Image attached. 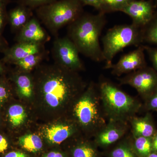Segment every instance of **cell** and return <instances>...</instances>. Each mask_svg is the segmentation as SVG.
I'll list each match as a JSON object with an SVG mask.
<instances>
[{"mask_svg":"<svg viewBox=\"0 0 157 157\" xmlns=\"http://www.w3.org/2000/svg\"><path fill=\"white\" fill-rule=\"evenodd\" d=\"M36 84L45 102L52 108L75 101L86 85L76 74L55 63L39 66Z\"/></svg>","mask_w":157,"mask_h":157,"instance_id":"6da1fadb","label":"cell"},{"mask_svg":"<svg viewBox=\"0 0 157 157\" xmlns=\"http://www.w3.org/2000/svg\"><path fill=\"white\" fill-rule=\"evenodd\" d=\"M107 22L105 14L83 13L68 25L67 36L79 53L94 61H104L100 38Z\"/></svg>","mask_w":157,"mask_h":157,"instance_id":"7a4b0ae2","label":"cell"},{"mask_svg":"<svg viewBox=\"0 0 157 157\" xmlns=\"http://www.w3.org/2000/svg\"><path fill=\"white\" fill-rule=\"evenodd\" d=\"M98 86L107 120L128 123L143 107L138 99L124 92L109 79L101 78Z\"/></svg>","mask_w":157,"mask_h":157,"instance_id":"3957f363","label":"cell"},{"mask_svg":"<svg viewBox=\"0 0 157 157\" xmlns=\"http://www.w3.org/2000/svg\"><path fill=\"white\" fill-rule=\"evenodd\" d=\"M81 94L73 104V116L76 123L94 137L107 124L98 85L90 83Z\"/></svg>","mask_w":157,"mask_h":157,"instance_id":"277c9868","label":"cell"},{"mask_svg":"<svg viewBox=\"0 0 157 157\" xmlns=\"http://www.w3.org/2000/svg\"><path fill=\"white\" fill-rule=\"evenodd\" d=\"M78 0H57L35 10L36 17L55 38L59 30L69 25L84 13Z\"/></svg>","mask_w":157,"mask_h":157,"instance_id":"5b68a950","label":"cell"},{"mask_svg":"<svg viewBox=\"0 0 157 157\" xmlns=\"http://www.w3.org/2000/svg\"><path fill=\"white\" fill-rule=\"evenodd\" d=\"M102 40L105 69L112 64L114 57L124 48L137 46L143 42L141 29L132 23L114 26L107 31Z\"/></svg>","mask_w":157,"mask_h":157,"instance_id":"8992f818","label":"cell"},{"mask_svg":"<svg viewBox=\"0 0 157 157\" xmlns=\"http://www.w3.org/2000/svg\"><path fill=\"white\" fill-rule=\"evenodd\" d=\"M55 63L73 72L83 70L76 45L67 36L55 38L51 49Z\"/></svg>","mask_w":157,"mask_h":157,"instance_id":"52a82bcc","label":"cell"},{"mask_svg":"<svg viewBox=\"0 0 157 157\" xmlns=\"http://www.w3.org/2000/svg\"><path fill=\"white\" fill-rule=\"evenodd\" d=\"M121 85L135 88L144 101L157 90V72L145 67L118 79Z\"/></svg>","mask_w":157,"mask_h":157,"instance_id":"ba28073f","label":"cell"},{"mask_svg":"<svg viewBox=\"0 0 157 157\" xmlns=\"http://www.w3.org/2000/svg\"><path fill=\"white\" fill-rule=\"evenodd\" d=\"M129 129L128 123L108 120L106 125L94 136V141L98 147L107 148L126 136Z\"/></svg>","mask_w":157,"mask_h":157,"instance_id":"9c48e42d","label":"cell"},{"mask_svg":"<svg viewBox=\"0 0 157 157\" xmlns=\"http://www.w3.org/2000/svg\"><path fill=\"white\" fill-rule=\"evenodd\" d=\"M144 47L139 46L135 50L124 55L116 64H112L107 69H111L113 75L119 77L146 67Z\"/></svg>","mask_w":157,"mask_h":157,"instance_id":"30bf717a","label":"cell"},{"mask_svg":"<svg viewBox=\"0 0 157 157\" xmlns=\"http://www.w3.org/2000/svg\"><path fill=\"white\" fill-rule=\"evenodd\" d=\"M121 11L130 16L132 23L141 29L149 23L155 14L151 1L144 0H132Z\"/></svg>","mask_w":157,"mask_h":157,"instance_id":"8fae6325","label":"cell"},{"mask_svg":"<svg viewBox=\"0 0 157 157\" xmlns=\"http://www.w3.org/2000/svg\"><path fill=\"white\" fill-rule=\"evenodd\" d=\"M45 44L31 42H17L9 47L2 59L5 63L13 64L26 57L46 51Z\"/></svg>","mask_w":157,"mask_h":157,"instance_id":"7c38bea8","label":"cell"},{"mask_svg":"<svg viewBox=\"0 0 157 157\" xmlns=\"http://www.w3.org/2000/svg\"><path fill=\"white\" fill-rule=\"evenodd\" d=\"M50 36L41 25L36 16H33L21 30L16 33V42H31L45 44L49 42Z\"/></svg>","mask_w":157,"mask_h":157,"instance_id":"4fadbf2b","label":"cell"},{"mask_svg":"<svg viewBox=\"0 0 157 157\" xmlns=\"http://www.w3.org/2000/svg\"><path fill=\"white\" fill-rule=\"evenodd\" d=\"M128 123L131 134L134 137H152L157 130L151 113L148 112L141 117H133Z\"/></svg>","mask_w":157,"mask_h":157,"instance_id":"5bb4252c","label":"cell"},{"mask_svg":"<svg viewBox=\"0 0 157 157\" xmlns=\"http://www.w3.org/2000/svg\"><path fill=\"white\" fill-rule=\"evenodd\" d=\"M78 130L75 123L56 124L47 127L44 134L48 142L53 144H60L74 135Z\"/></svg>","mask_w":157,"mask_h":157,"instance_id":"9a60e30c","label":"cell"},{"mask_svg":"<svg viewBox=\"0 0 157 157\" xmlns=\"http://www.w3.org/2000/svg\"><path fill=\"white\" fill-rule=\"evenodd\" d=\"M33 16L32 9L25 6L17 5L8 11L9 24L11 31L17 33Z\"/></svg>","mask_w":157,"mask_h":157,"instance_id":"2e32d148","label":"cell"},{"mask_svg":"<svg viewBox=\"0 0 157 157\" xmlns=\"http://www.w3.org/2000/svg\"><path fill=\"white\" fill-rule=\"evenodd\" d=\"M26 73L19 71L18 74L12 76V80L20 94L25 98H29L33 94L34 84L31 76Z\"/></svg>","mask_w":157,"mask_h":157,"instance_id":"e0dca14e","label":"cell"},{"mask_svg":"<svg viewBox=\"0 0 157 157\" xmlns=\"http://www.w3.org/2000/svg\"><path fill=\"white\" fill-rule=\"evenodd\" d=\"M48 52L47 50L41 53L31 55L25 58L14 63L20 71L29 73L34 68L37 67L42 61L48 59Z\"/></svg>","mask_w":157,"mask_h":157,"instance_id":"ac0fdd59","label":"cell"},{"mask_svg":"<svg viewBox=\"0 0 157 157\" xmlns=\"http://www.w3.org/2000/svg\"><path fill=\"white\" fill-rule=\"evenodd\" d=\"M107 155L108 157H138L132 147L130 135L119 140Z\"/></svg>","mask_w":157,"mask_h":157,"instance_id":"d6986e66","label":"cell"},{"mask_svg":"<svg viewBox=\"0 0 157 157\" xmlns=\"http://www.w3.org/2000/svg\"><path fill=\"white\" fill-rule=\"evenodd\" d=\"M71 154L72 157H102L94 141L78 144L72 149Z\"/></svg>","mask_w":157,"mask_h":157,"instance_id":"ffe728a7","label":"cell"},{"mask_svg":"<svg viewBox=\"0 0 157 157\" xmlns=\"http://www.w3.org/2000/svg\"><path fill=\"white\" fill-rule=\"evenodd\" d=\"M132 147L138 157H146L152 152V137H134L130 134Z\"/></svg>","mask_w":157,"mask_h":157,"instance_id":"44dd1931","label":"cell"},{"mask_svg":"<svg viewBox=\"0 0 157 157\" xmlns=\"http://www.w3.org/2000/svg\"><path fill=\"white\" fill-rule=\"evenodd\" d=\"M18 143L23 148L31 152H37L43 147L42 139L35 134H28L20 137Z\"/></svg>","mask_w":157,"mask_h":157,"instance_id":"7402d4cb","label":"cell"},{"mask_svg":"<svg viewBox=\"0 0 157 157\" xmlns=\"http://www.w3.org/2000/svg\"><path fill=\"white\" fill-rule=\"evenodd\" d=\"M8 115L9 122L14 128L22 124L26 117L25 110L23 107L19 104H14L9 107Z\"/></svg>","mask_w":157,"mask_h":157,"instance_id":"603a6c76","label":"cell"},{"mask_svg":"<svg viewBox=\"0 0 157 157\" xmlns=\"http://www.w3.org/2000/svg\"><path fill=\"white\" fill-rule=\"evenodd\" d=\"M143 41L157 45V14L145 27L141 29Z\"/></svg>","mask_w":157,"mask_h":157,"instance_id":"cb8c5ba5","label":"cell"},{"mask_svg":"<svg viewBox=\"0 0 157 157\" xmlns=\"http://www.w3.org/2000/svg\"><path fill=\"white\" fill-rule=\"evenodd\" d=\"M132 0H101L105 13L121 11Z\"/></svg>","mask_w":157,"mask_h":157,"instance_id":"d4e9b609","label":"cell"},{"mask_svg":"<svg viewBox=\"0 0 157 157\" xmlns=\"http://www.w3.org/2000/svg\"><path fill=\"white\" fill-rule=\"evenodd\" d=\"M57 0H17V5L28 7L32 10L46 6L56 2Z\"/></svg>","mask_w":157,"mask_h":157,"instance_id":"484cf974","label":"cell"},{"mask_svg":"<svg viewBox=\"0 0 157 157\" xmlns=\"http://www.w3.org/2000/svg\"><path fill=\"white\" fill-rule=\"evenodd\" d=\"M10 93V86L7 80L0 76V106L7 100Z\"/></svg>","mask_w":157,"mask_h":157,"instance_id":"4316f807","label":"cell"},{"mask_svg":"<svg viewBox=\"0 0 157 157\" xmlns=\"http://www.w3.org/2000/svg\"><path fill=\"white\" fill-rule=\"evenodd\" d=\"M144 108L148 112L157 111V90L144 101Z\"/></svg>","mask_w":157,"mask_h":157,"instance_id":"83f0119b","label":"cell"},{"mask_svg":"<svg viewBox=\"0 0 157 157\" xmlns=\"http://www.w3.org/2000/svg\"><path fill=\"white\" fill-rule=\"evenodd\" d=\"M8 5H3L0 7V34H2L6 25L9 24Z\"/></svg>","mask_w":157,"mask_h":157,"instance_id":"f1b7e54d","label":"cell"},{"mask_svg":"<svg viewBox=\"0 0 157 157\" xmlns=\"http://www.w3.org/2000/svg\"><path fill=\"white\" fill-rule=\"evenodd\" d=\"M78 2L84 6H92L98 10L99 12L106 14L104 10V6L101 0H78Z\"/></svg>","mask_w":157,"mask_h":157,"instance_id":"f546056e","label":"cell"},{"mask_svg":"<svg viewBox=\"0 0 157 157\" xmlns=\"http://www.w3.org/2000/svg\"><path fill=\"white\" fill-rule=\"evenodd\" d=\"M144 47L148 54L149 56L153 66V69L157 72V48H151L147 46Z\"/></svg>","mask_w":157,"mask_h":157,"instance_id":"4dcf8cb0","label":"cell"},{"mask_svg":"<svg viewBox=\"0 0 157 157\" xmlns=\"http://www.w3.org/2000/svg\"><path fill=\"white\" fill-rule=\"evenodd\" d=\"M9 147V142L5 136L0 134V154L7 151Z\"/></svg>","mask_w":157,"mask_h":157,"instance_id":"1f68e13d","label":"cell"},{"mask_svg":"<svg viewBox=\"0 0 157 157\" xmlns=\"http://www.w3.org/2000/svg\"><path fill=\"white\" fill-rule=\"evenodd\" d=\"M9 47V43L6 39L0 34V53H4Z\"/></svg>","mask_w":157,"mask_h":157,"instance_id":"d6a6232c","label":"cell"},{"mask_svg":"<svg viewBox=\"0 0 157 157\" xmlns=\"http://www.w3.org/2000/svg\"><path fill=\"white\" fill-rule=\"evenodd\" d=\"M3 157H28L27 156L21 152L11 151L6 154Z\"/></svg>","mask_w":157,"mask_h":157,"instance_id":"836d02e7","label":"cell"},{"mask_svg":"<svg viewBox=\"0 0 157 157\" xmlns=\"http://www.w3.org/2000/svg\"><path fill=\"white\" fill-rule=\"evenodd\" d=\"M152 152L157 153V130L152 137Z\"/></svg>","mask_w":157,"mask_h":157,"instance_id":"e575fe53","label":"cell"},{"mask_svg":"<svg viewBox=\"0 0 157 157\" xmlns=\"http://www.w3.org/2000/svg\"><path fill=\"white\" fill-rule=\"evenodd\" d=\"M42 157H66L62 153L57 151H51Z\"/></svg>","mask_w":157,"mask_h":157,"instance_id":"d590c367","label":"cell"},{"mask_svg":"<svg viewBox=\"0 0 157 157\" xmlns=\"http://www.w3.org/2000/svg\"><path fill=\"white\" fill-rule=\"evenodd\" d=\"M5 64V63H4L2 60H0V76L2 75L6 70Z\"/></svg>","mask_w":157,"mask_h":157,"instance_id":"8d00e7d4","label":"cell"},{"mask_svg":"<svg viewBox=\"0 0 157 157\" xmlns=\"http://www.w3.org/2000/svg\"><path fill=\"white\" fill-rule=\"evenodd\" d=\"M11 2V0H0V7L3 5H8Z\"/></svg>","mask_w":157,"mask_h":157,"instance_id":"74e56055","label":"cell"},{"mask_svg":"<svg viewBox=\"0 0 157 157\" xmlns=\"http://www.w3.org/2000/svg\"><path fill=\"white\" fill-rule=\"evenodd\" d=\"M146 157H157V153L155 152H151Z\"/></svg>","mask_w":157,"mask_h":157,"instance_id":"f35d334b","label":"cell"},{"mask_svg":"<svg viewBox=\"0 0 157 157\" xmlns=\"http://www.w3.org/2000/svg\"><path fill=\"white\" fill-rule=\"evenodd\" d=\"M155 1L157 3V0H155Z\"/></svg>","mask_w":157,"mask_h":157,"instance_id":"ab89813d","label":"cell"}]
</instances>
